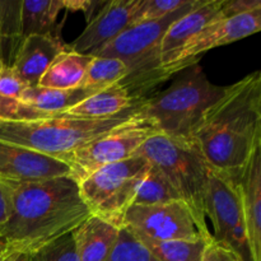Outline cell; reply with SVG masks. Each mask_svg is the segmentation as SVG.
I'll use <instances>...</instances> for the list:
<instances>
[{
    "label": "cell",
    "instance_id": "7c38bea8",
    "mask_svg": "<svg viewBox=\"0 0 261 261\" xmlns=\"http://www.w3.org/2000/svg\"><path fill=\"white\" fill-rule=\"evenodd\" d=\"M60 176H70V167L64 161L0 140V180L3 182L18 185Z\"/></svg>",
    "mask_w": 261,
    "mask_h": 261
},
{
    "label": "cell",
    "instance_id": "7402d4cb",
    "mask_svg": "<svg viewBox=\"0 0 261 261\" xmlns=\"http://www.w3.org/2000/svg\"><path fill=\"white\" fill-rule=\"evenodd\" d=\"M158 261H201L206 247L213 240L196 237L171 241L139 240Z\"/></svg>",
    "mask_w": 261,
    "mask_h": 261
},
{
    "label": "cell",
    "instance_id": "cb8c5ba5",
    "mask_svg": "<svg viewBox=\"0 0 261 261\" xmlns=\"http://www.w3.org/2000/svg\"><path fill=\"white\" fill-rule=\"evenodd\" d=\"M181 200L167 178L155 166L150 165L138 188L133 205H150Z\"/></svg>",
    "mask_w": 261,
    "mask_h": 261
},
{
    "label": "cell",
    "instance_id": "44dd1931",
    "mask_svg": "<svg viewBox=\"0 0 261 261\" xmlns=\"http://www.w3.org/2000/svg\"><path fill=\"white\" fill-rule=\"evenodd\" d=\"M65 0H23L20 4V30L22 37L31 35H53L56 19ZM55 36V35H54Z\"/></svg>",
    "mask_w": 261,
    "mask_h": 261
},
{
    "label": "cell",
    "instance_id": "e0dca14e",
    "mask_svg": "<svg viewBox=\"0 0 261 261\" xmlns=\"http://www.w3.org/2000/svg\"><path fill=\"white\" fill-rule=\"evenodd\" d=\"M119 227L91 216L73 231L79 261H105L114 249Z\"/></svg>",
    "mask_w": 261,
    "mask_h": 261
},
{
    "label": "cell",
    "instance_id": "836d02e7",
    "mask_svg": "<svg viewBox=\"0 0 261 261\" xmlns=\"http://www.w3.org/2000/svg\"><path fill=\"white\" fill-rule=\"evenodd\" d=\"M5 252H7V250H5V247L3 246V244H2V242H0V261H2L3 257H4Z\"/></svg>",
    "mask_w": 261,
    "mask_h": 261
},
{
    "label": "cell",
    "instance_id": "d6986e66",
    "mask_svg": "<svg viewBox=\"0 0 261 261\" xmlns=\"http://www.w3.org/2000/svg\"><path fill=\"white\" fill-rule=\"evenodd\" d=\"M102 91L96 87H76L71 89H51L35 86L23 92L19 101L41 112L63 115L92 94Z\"/></svg>",
    "mask_w": 261,
    "mask_h": 261
},
{
    "label": "cell",
    "instance_id": "ffe728a7",
    "mask_svg": "<svg viewBox=\"0 0 261 261\" xmlns=\"http://www.w3.org/2000/svg\"><path fill=\"white\" fill-rule=\"evenodd\" d=\"M93 56L69 50L68 46L59 54L41 76L38 86L51 89H71L82 87L87 69Z\"/></svg>",
    "mask_w": 261,
    "mask_h": 261
},
{
    "label": "cell",
    "instance_id": "f1b7e54d",
    "mask_svg": "<svg viewBox=\"0 0 261 261\" xmlns=\"http://www.w3.org/2000/svg\"><path fill=\"white\" fill-rule=\"evenodd\" d=\"M51 116L28 105L23 103L19 99L7 98L0 96V120L4 121H32Z\"/></svg>",
    "mask_w": 261,
    "mask_h": 261
},
{
    "label": "cell",
    "instance_id": "d4e9b609",
    "mask_svg": "<svg viewBox=\"0 0 261 261\" xmlns=\"http://www.w3.org/2000/svg\"><path fill=\"white\" fill-rule=\"evenodd\" d=\"M127 75V68L121 60L115 58L94 56L87 69L82 87H96L105 89L121 83Z\"/></svg>",
    "mask_w": 261,
    "mask_h": 261
},
{
    "label": "cell",
    "instance_id": "ac0fdd59",
    "mask_svg": "<svg viewBox=\"0 0 261 261\" xmlns=\"http://www.w3.org/2000/svg\"><path fill=\"white\" fill-rule=\"evenodd\" d=\"M140 101L143 99L134 98L125 87L117 83L92 94L63 115L84 119H106L126 111Z\"/></svg>",
    "mask_w": 261,
    "mask_h": 261
},
{
    "label": "cell",
    "instance_id": "5bb4252c",
    "mask_svg": "<svg viewBox=\"0 0 261 261\" xmlns=\"http://www.w3.org/2000/svg\"><path fill=\"white\" fill-rule=\"evenodd\" d=\"M254 261H261V145L254 150L236 182Z\"/></svg>",
    "mask_w": 261,
    "mask_h": 261
},
{
    "label": "cell",
    "instance_id": "9c48e42d",
    "mask_svg": "<svg viewBox=\"0 0 261 261\" xmlns=\"http://www.w3.org/2000/svg\"><path fill=\"white\" fill-rule=\"evenodd\" d=\"M125 228L138 240L171 241L203 237L182 200L150 205H132L124 218Z\"/></svg>",
    "mask_w": 261,
    "mask_h": 261
},
{
    "label": "cell",
    "instance_id": "ba28073f",
    "mask_svg": "<svg viewBox=\"0 0 261 261\" xmlns=\"http://www.w3.org/2000/svg\"><path fill=\"white\" fill-rule=\"evenodd\" d=\"M155 133L158 132L152 122L139 112L129 124L78 148L68 161L70 177L79 182L105 166L133 157L143 143Z\"/></svg>",
    "mask_w": 261,
    "mask_h": 261
},
{
    "label": "cell",
    "instance_id": "8992f818",
    "mask_svg": "<svg viewBox=\"0 0 261 261\" xmlns=\"http://www.w3.org/2000/svg\"><path fill=\"white\" fill-rule=\"evenodd\" d=\"M137 154L165 175L190 211L199 233L213 240L205 217V189L211 168L195 145L155 133L143 143Z\"/></svg>",
    "mask_w": 261,
    "mask_h": 261
},
{
    "label": "cell",
    "instance_id": "30bf717a",
    "mask_svg": "<svg viewBox=\"0 0 261 261\" xmlns=\"http://www.w3.org/2000/svg\"><path fill=\"white\" fill-rule=\"evenodd\" d=\"M260 30L261 9L242 13L231 18H224L221 13L218 19L206 25L182 48H180L163 70L168 78H171L173 74L180 73L184 69L199 63L201 54L249 37L260 32Z\"/></svg>",
    "mask_w": 261,
    "mask_h": 261
},
{
    "label": "cell",
    "instance_id": "83f0119b",
    "mask_svg": "<svg viewBox=\"0 0 261 261\" xmlns=\"http://www.w3.org/2000/svg\"><path fill=\"white\" fill-rule=\"evenodd\" d=\"M189 2L190 0H139L130 25L147 20L160 19L185 7Z\"/></svg>",
    "mask_w": 261,
    "mask_h": 261
},
{
    "label": "cell",
    "instance_id": "277c9868",
    "mask_svg": "<svg viewBox=\"0 0 261 261\" xmlns=\"http://www.w3.org/2000/svg\"><path fill=\"white\" fill-rule=\"evenodd\" d=\"M199 3L200 0H190L185 7L166 17L130 25L96 56L121 60L127 68V75L120 84L134 98L144 99L148 91L168 79L161 64L160 47L163 36L175 20L193 10Z\"/></svg>",
    "mask_w": 261,
    "mask_h": 261
},
{
    "label": "cell",
    "instance_id": "d6a6232c",
    "mask_svg": "<svg viewBox=\"0 0 261 261\" xmlns=\"http://www.w3.org/2000/svg\"><path fill=\"white\" fill-rule=\"evenodd\" d=\"M2 261H30L28 254L19 251H7Z\"/></svg>",
    "mask_w": 261,
    "mask_h": 261
},
{
    "label": "cell",
    "instance_id": "4316f807",
    "mask_svg": "<svg viewBox=\"0 0 261 261\" xmlns=\"http://www.w3.org/2000/svg\"><path fill=\"white\" fill-rule=\"evenodd\" d=\"M30 261H79L73 232L28 254Z\"/></svg>",
    "mask_w": 261,
    "mask_h": 261
},
{
    "label": "cell",
    "instance_id": "3957f363",
    "mask_svg": "<svg viewBox=\"0 0 261 261\" xmlns=\"http://www.w3.org/2000/svg\"><path fill=\"white\" fill-rule=\"evenodd\" d=\"M144 102L106 119H84L69 115H51L32 121L0 120V140L9 142L68 163L70 155L87 143L129 124Z\"/></svg>",
    "mask_w": 261,
    "mask_h": 261
},
{
    "label": "cell",
    "instance_id": "9a60e30c",
    "mask_svg": "<svg viewBox=\"0 0 261 261\" xmlns=\"http://www.w3.org/2000/svg\"><path fill=\"white\" fill-rule=\"evenodd\" d=\"M223 3L224 0H200L193 10L184 14L170 25L163 36L160 47L162 69L191 38L195 37L212 22L218 19Z\"/></svg>",
    "mask_w": 261,
    "mask_h": 261
},
{
    "label": "cell",
    "instance_id": "5b68a950",
    "mask_svg": "<svg viewBox=\"0 0 261 261\" xmlns=\"http://www.w3.org/2000/svg\"><path fill=\"white\" fill-rule=\"evenodd\" d=\"M180 73L167 89L145 98L140 112L161 134L190 142L194 125L223 96L227 86L212 83L199 63Z\"/></svg>",
    "mask_w": 261,
    "mask_h": 261
},
{
    "label": "cell",
    "instance_id": "1f68e13d",
    "mask_svg": "<svg viewBox=\"0 0 261 261\" xmlns=\"http://www.w3.org/2000/svg\"><path fill=\"white\" fill-rule=\"evenodd\" d=\"M201 261H241L233 252L227 250L226 247L221 246L217 242L212 241L204 252Z\"/></svg>",
    "mask_w": 261,
    "mask_h": 261
},
{
    "label": "cell",
    "instance_id": "603a6c76",
    "mask_svg": "<svg viewBox=\"0 0 261 261\" xmlns=\"http://www.w3.org/2000/svg\"><path fill=\"white\" fill-rule=\"evenodd\" d=\"M22 2H0V60L4 66H12L22 42L20 30Z\"/></svg>",
    "mask_w": 261,
    "mask_h": 261
},
{
    "label": "cell",
    "instance_id": "4fadbf2b",
    "mask_svg": "<svg viewBox=\"0 0 261 261\" xmlns=\"http://www.w3.org/2000/svg\"><path fill=\"white\" fill-rule=\"evenodd\" d=\"M139 0H112L105 4L83 32L68 45L69 50L96 56L99 50L124 32L132 23Z\"/></svg>",
    "mask_w": 261,
    "mask_h": 261
},
{
    "label": "cell",
    "instance_id": "f546056e",
    "mask_svg": "<svg viewBox=\"0 0 261 261\" xmlns=\"http://www.w3.org/2000/svg\"><path fill=\"white\" fill-rule=\"evenodd\" d=\"M28 84L19 78L12 66H4L0 70V96L7 98L20 99Z\"/></svg>",
    "mask_w": 261,
    "mask_h": 261
},
{
    "label": "cell",
    "instance_id": "6da1fadb",
    "mask_svg": "<svg viewBox=\"0 0 261 261\" xmlns=\"http://www.w3.org/2000/svg\"><path fill=\"white\" fill-rule=\"evenodd\" d=\"M190 142L213 172L236 182L261 145V71L226 87L190 133Z\"/></svg>",
    "mask_w": 261,
    "mask_h": 261
},
{
    "label": "cell",
    "instance_id": "8fae6325",
    "mask_svg": "<svg viewBox=\"0 0 261 261\" xmlns=\"http://www.w3.org/2000/svg\"><path fill=\"white\" fill-rule=\"evenodd\" d=\"M205 217L213 227L212 239L223 247L228 246L236 229L245 226L236 184L212 170L205 189Z\"/></svg>",
    "mask_w": 261,
    "mask_h": 261
},
{
    "label": "cell",
    "instance_id": "484cf974",
    "mask_svg": "<svg viewBox=\"0 0 261 261\" xmlns=\"http://www.w3.org/2000/svg\"><path fill=\"white\" fill-rule=\"evenodd\" d=\"M105 261H158L127 228L120 229L119 239Z\"/></svg>",
    "mask_w": 261,
    "mask_h": 261
},
{
    "label": "cell",
    "instance_id": "2e32d148",
    "mask_svg": "<svg viewBox=\"0 0 261 261\" xmlns=\"http://www.w3.org/2000/svg\"><path fill=\"white\" fill-rule=\"evenodd\" d=\"M65 47L58 36L31 35L20 42L12 68L28 86H38L41 76Z\"/></svg>",
    "mask_w": 261,
    "mask_h": 261
},
{
    "label": "cell",
    "instance_id": "4dcf8cb0",
    "mask_svg": "<svg viewBox=\"0 0 261 261\" xmlns=\"http://www.w3.org/2000/svg\"><path fill=\"white\" fill-rule=\"evenodd\" d=\"M12 214V190L8 184L0 180V233Z\"/></svg>",
    "mask_w": 261,
    "mask_h": 261
},
{
    "label": "cell",
    "instance_id": "52a82bcc",
    "mask_svg": "<svg viewBox=\"0 0 261 261\" xmlns=\"http://www.w3.org/2000/svg\"><path fill=\"white\" fill-rule=\"evenodd\" d=\"M149 168L142 155L105 166L79 181L82 198L92 216L122 228L127 209L133 205L138 188Z\"/></svg>",
    "mask_w": 261,
    "mask_h": 261
},
{
    "label": "cell",
    "instance_id": "e575fe53",
    "mask_svg": "<svg viewBox=\"0 0 261 261\" xmlns=\"http://www.w3.org/2000/svg\"><path fill=\"white\" fill-rule=\"evenodd\" d=\"M3 68H4V64H3V61L2 60H0V70H2V69Z\"/></svg>",
    "mask_w": 261,
    "mask_h": 261
},
{
    "label": "cell",
    "instance_id": "7a4b0ae2",
    "mask_svg": "<svg viewBox=\"0 0 261 261\" xmlns=\"http://www.w3.org/2000/svg\"><path fill=\"white\" fill-rule=\"evenodd\" d=\"M12 214L0 233L7 251L30 254L70 233L92 216L70 176L12 185Z\"/></svg>",
    "mask_w": 261,
    "mask_h": 261
}]
</instances>
